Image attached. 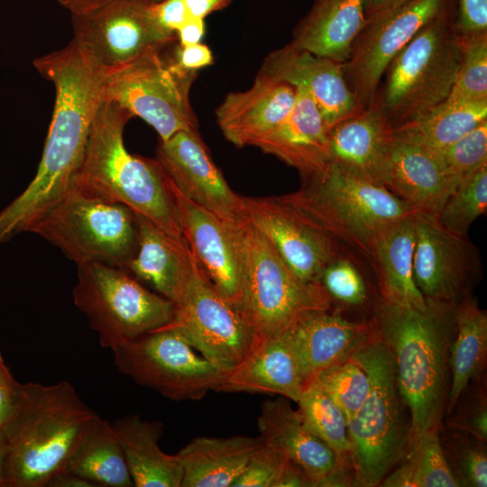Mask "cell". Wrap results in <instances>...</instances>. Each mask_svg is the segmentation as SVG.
Instances as JSON below:
<instances>
[{
	"label": "cell",
	"instance_id": "cell-38",
	"mask_svg": "<svg viewBox=\"0 0 487 487\" xmlns=\"http://www.w3.org/2000/svg\"><path fill=\"white\" fill-rule=\"evenodd\" d=\"M487 209V163L464 176L435 216L446 230L468 235L472 224Z\"/></svg>",
	"mask_w": 487,
	"mask_h": 487
},
{
	"label": "cell",
	"instance_id": "cell-8",
	"mask_svg": "<svg viewBox=\"0 0 487 487\" xmlns=\"http://www.w3.org/2000/svg\"><path fill=\"white\" fill-rule=\"evenodd\" d=\"M370 375L369 393L348 420L354 482L381 484L404 452L405 433L393 357L378 336L372 335L353 354Z\"/></svg>",
	"mask_w": 487,
	"mask_h": 487
},
{
	"label": "cell",
	"instance_id": "cell-48",
	"mask_svg": "<svg viewBox=\"0 0 487 487\" xmlns=\"http://www.w3.org/2000/svg\"><path fill=\"white\" fill-rule=\"evenodd\" d=\"M21 384L14 377L0 353V430L16 405Z\"/></svg>",
	"mask_w": 487,
	"mask_h": 487
},
{
	"label": "cell",
	"instance_id": "cell-9",
	"mask_svg": "<svg viewBox=\"0 0 487 487\" xmlns=\"http://www.w3.org/2000/svg\"><path fill=\"white\" fill-rule=\"evenodd\" d=\"M77 265L123 268L136 247L135 213L126 206L69 188L29 228Z\"/></svg>",
	"mask_w": 487,
	"mask_h": 487
},
{
	"label": "cell",
	"instance_id": "cell-37",
	"mask_svg": "<svg viewBox=\"0 0 487 487\" xmlns=\"http://www.w3.org/2000/svg\"><path fill=\"white\" fill-rule=\"evenodd\" d=\"M296 403L305 426L334 451L341 464L353 470L348 424L344 411L314 381L305 387Z\"/></svg>",
	"mask_w": 487,
	"mask_h": 487
},
{
	"label": "cell",
	"instance_id": "cell-15",
	"mask_svg": "<svg viewBox=\"0 0 487 487\" xmlns=\"http://www.w3.org/2000/svg\"><path fill=\"white\" fill-rule=\"evenodd\" d=\"M414 218L415 283L427 305L455 309L482 274L478 249L468 235L446 230L434 215L417 212Z\"/></svg>",
	"mask_w": 487,
	"mask_h": 487
},
{
	"label": "cell",
	"instance_id": "cell-17",
	"mask_svg": "<svg viewBox=\"0 0 487 487\" xmlns=\"http://www.w3.org/2000/svg\"><path fill=\"white\" fill-rule=\"evenodd\" d=\"M244 199L248 219L269 239L296 277L304 283H320L324 270L345 248L280 196Z\"/></svg>",
	"mask_w": 487,
	"mask_h": 487
},
{
	"label": "cell",
	"instance_id": "cell-36",
	"mask_svg": "<svg viewBox=\"0 0 487 487\" xmlns=\"http://www.w3.org/2000/svg\"><path fill=\"white\" fill-rule=\"evenodd\" d=\"M390 487H458L461 483L440 442V428L427 430L409 440L400 465L381 482Z\"/></svg>",
	"mask_w": 487,
	"mask_h": 487
},
{
	"label": "cell",
	"instance_id": "cell-11",
	"mask_svg": "<svg viewBox=\"0 0 487 487\" xmlns=\"http://www.w3.org/2000/svg\"><path fill=\"white\" fill-rule=\"evenodd\" d=\"M162 51L146 54L106 75L103 99L140 117L160 141H166L179 131L198 128L189 102L196 71L182 69Z\"/></svg>",
	"mask_w": 487,
	"mask_h": 487
},
{
	"label": "cell",
	"instance_id": "cell-56",
	"mask_svg": "<svg viewBox=\"0 0 487 487\" xmlns=\"http://www.w3.org/2000/svg\"><path fill=\"white\" fill-rule=\"evenodd\" d=\"M145 2H147L148 4L150 5H155V4H158L163 0H144Z\"/></svg>",
	"mask_w": 487,
	"mask_h": 487
},
{
	"label": "cell",
	"instance_id": "cell-6",
	"mask_svg": "<svg viewBox=\"0 0 487 487\" xmlns=\"http://www.w3.org/2000/svg\"><path fill=\"white\" fill-rule=\"evenodd\" d=\"M454 12L455 0L422 27L387 68L377 96L393 128L449 95L461 57Z\"/></svg>",
	"mask_w": 487,
	"mask_h": 487
},
{
	"label": "cell",
	"instance_id": "cell-53",
	"mask_svg": "<svg viewBox=\"0 0 487 487\" xmlns=\"http://www.w3.org/2000/svg\"><path fill=\"white\" fill-rule=\"evenodd\" d=\"M409 0H365L364 14L366 21L390 11Z\"/></svg>",
	"mask_w": 487,
	"mask_h": 487
},
{
	"label": "cell",
	"instance_id": "cell-3",
	"mask_svg": "<svg viewBox=\"0 0 487 487\" xmlns=\"http://www.w3.org/2000/svg\"><path fill=\"white\" fill-rule=\"evenodd\" d=\"M372 323L393 357L399 395L410 412L409 438L440 428L455 309L428 305L421 310L380 301Z\"/></svg>",
	"mask_w": 487,
	"mask_h": 487
},
{
	"label": "cell",
	"instance_id": "cell-19",
	"mask_svg": "<svg viewBox=\"0 0 487 487\" xmlns=\"http://www.w3.org/2000/svg\"><path fill=\"white\" fill-rule=\"evenodd\" d=\"M155 160L178 189L228 224L248 218L244 197L228 185L197 130L160 141Z\"/></svg>",
	"mask_w": 487,
	"mask_h": 487
},
{
	"label": "cell",
	"instance_id": "cell-50",
	"mask_svg": "<svg viewBox=\"0 0 487 487\" xmlns=\"http://www.w3.org/2000/svg\"><path fill=\"white\" fill-rule=\"evenodd\" d=\"M205 33L204 19L189 17L176 32L180 46L199 43Z\"/></svg>",
	"mask_w": 487,
	"mask_h": 487
},
{
	"label": "cell",
	"instance_id": "cell-28",
	"mask_svg": "<svg viewBox=\"0 0 487 487\" xmlns=\"http://www.w3.org/2000/svg\"><path fill=\"white\" fill-rule=\"evenodd\" d=\"M306 385L284 332L260 342L234 370L217 391L277 394L297 402Z\"/></svg>",
	"mask_w": 487,
	"mask_h": 487
},
{
	"label": "cell",
	"instance_id": "cell-49",
	"mask_svg": "<svg viewBox=\"0 0 487 487\" xmlns=\"http://www.w3.org/2000/svg\"><path fill=\"white\" fill-rule=\"evenodd\" d=\"M171 57L179 68L187 71H197L214 63L212 51L201 42L189 46L179 45Z\"/></svg>",
	"mask_w": 487,
	"mask_h": 487
},
{
	"label": "cell",
	"instance_id": "cell-22",
	"mask_svg": "<svg viewBox=\"0 0 487 487\" xmlns=\"http://www.w3.org/2000/svg\"><path fill=\"white\" fill-rule=\"evenodd\" d=\"M393 142V126L376 96L329 130V164L346 175L384 187Z\"/></svg>",
	"mask_w": 487,
	"mask_h": 487
},
{
	"label": "cell",
	"instance_id": "cell-2",
	"mask_svg": "<svg viewBox=\"0 0 487 487\" xmlns=\"http://www.w3.org/2000/svg\"><path fill=\"white\" fill-rule=\"evenodd\" d=\"M101 419L69 381L22 383L0 430L3 487H45L67 468Z\"/></svg>",
	"mask_w": 487,
	"mask_h": 487
},
{
	"label": "cell",
	"instance_id": "cell-34",
	"mask_svg": "<svg viewBox=\"0 0 487 487\" xmlns=\"http://www.w3.org/2000/svg\"><path fill=\"white\" fill-rule=\"evenodd\" d=\"M487 120V102L446 98L443 102L393 128L394 138L436 152Z\"/></svg>",
	"mask_w": 487,
	"mask_h": 487
},
{
	"label": "cell",
	"instance_id": "cell-43",
	"mask_svg": "<svg viewBox=\"0 0 487 487\" xmlns=\"http://www.w3.org/2000/svg\"><path fill=\"white\" fill-rule=\"evenodd\" d=\"M432 153L444 171L452 178L462 179L486 164L487 120L454 142Z\"/></svg>",
	"mask_w": 487,
	"mask_h": 487
},
{
	"label": "cell",
	"instance_id": "cell-44",
	"mask_svg": "<svg viewBox=\"0 0 487 487\" xmlns=\"http://www.w3.org/2000/svg\"><path fill=\"white\" fill-rule=\"evenodd\" d=\"M289 461L282 452L262 441L232 487H279Z\"/></svg>",
	"mask_w": 487,
	"mask_h": 487
},
{
	"label": "cell",
	"instance_id": "cell-12",
	"mask_svg": "<svg viewBox=\"0 0 487 487\" xmlns=\"http://www.w3.org/2000/svg\"><path fill=\"white\" fill-rule=\"evenodd\" d=\"M110 350L121 373L175 401L200 400L211 391H217L227 373L167 327Z\"/></svg>",
	"mask_w": 487,
	"mask_h": 487
},
{
	"label": "cell",
	"instance_id": "cell-13",
	"mask_svg": "<svg viewBox=\"0 0 487 487\" xmlns=\"http://www.w3.org/2000/svg\"><path fill=\"white\" fill-rule=\"evenodd\" d=\"M162 327L179 333L202 356L226 372L237 367L258 345L244 314L217 292L193 253L190 275L175 305L174 317Z\"/></svg>",
	"mask_w": 487,
	"mask_h": 487
},
{
	"label": "cell",
	"instance_id": "cell-30",
	"mask_svg": "<svg viewBox=\"0 0 487 487\" xmlns=\"http://www.w3.org/2000/svg\"><path fill=\"white\" fill-rule=\"evenodd\" d=\"M365 0H314L296 25L289 42L296 48L345 63L366 23Z\"/></svg>",
	"mask_w": 487,
	"mask_h": 487
},
{
	"label": "cell",
	"instance_id": "cell-41",
	"mask_svg": "<svg viewBox=\"0 0 487 487\" xmlns=\"http://www.w3.org/2000/svg\"><path fill=\"white\" fill-rule=\"evenodd\" d=\"M460 40V61L446 98L487 102V34Z\"/></svg>",
	"mask_w": 487,
	"mask_h": 487
},
{
	"label": "cell",
	"instance_id": "cell-20",
	"mask_svg": "<svg viewBox=\"0 0 487 487\" xmlns=\"http://www.w3.org/2000/svg\"><path fill=\"white\" fill-rule=\"evenodd\" d=\"M289 400L280 396L261 405L257 427L262 443L299 464L313 487L351 485L353 470L341 464L334 451L305 426Z\"/></svg>",
	"mask_w": 487,
	"mask_h": 487
},
{
	"label": "cell",
	"instance_id": "cell-26",
	"mask_svg": "<svg viewBox=\"0 0 487 487\" xmlns=\"http://www.w3.org/2000/svg\"><path fill=\"white\" fill-rule=\"evenodd\" d=\"M136 247L121 269L159 295L178 304L191 271L188 244L172 239L147 218L135 214Z\"/></svg>",
	"mask_w": 487,
	"mask_h": 487
},
{
	"label": "cell",
	"instance_id": "cell-21",
	"mask_svg": "<svg viewBox=\"0 0 487 487\" xmlns=\"http://www.w3.org/2000/svg\"><path fill=\"white\" fill-rule=\"evenodd\" d=\"M259 72L303 88L328 130L363 107L350 89L341 63L290 43L268 54Z\"/></svg>",
	"mask_w": 487,
	"mask_h": 487
},
{
	"label": "cell",
	"instance_id": "cell-40",
	"mask_svg": "<svg viewBox=\"0 0 487 487\" xmlns=\"http://www.w3.org/2000/svg\"><path fill=\"white\" fill-rule=\"evenodd\" d=\"M368 262L357 253L345 249L324 270L319 282L331 303L336 301L350 307L364 305L369 299V289L362 271Z\"/></svg>",
	"mask_w": 487,
	"mask_h": 487
},
{
	"label": "cell",
	"instance_id": "cell-35",
	"mask_svg": "<svg viewBox=\"0 0 487 487\" xmlns=\"http://www.w3.org/2000/svg\"><path fill=\"white\" fill-rule=\"evenodd\" d=\"M64 471L86 479L96 487L134 486L122 446L112 423L106 419H101Z\"/></svg>",
	"mask_w": 487,
	"mask_h": 487
},
{
	"label": "cell",
	"instance_id": "cell-29",
	"mask_svg": "<svg viewBox=\"0 0 487 487\" xmlns=\"http://www.w3.org/2000/svg\"><path fill=\"white\" fill-rule=\"evenodd\" d=\"M415 213L382 228L373 240L370 266L382 302L426 309L428 305L413 277Z\"/></svg>",
	"mask_w": 487,
	"mask_h": 487
},
{
	"label": "cell",
	"instance_id": "cell-32",
	"mask_svg": "<svg viewBox=\"0 0 487 487\" xmlns=\"http://www.w3.org/2000/svg\"><path fill=\"white\" fill-rule=\"evenodd\" d=\"M261 444L259 436L193 438L177 453L180 487H232Z\"/></svg>",
	"mask_w": 487,
	"mask_h": 487
},
{
	"label": "cell",
	"instance_id": "cell-45",
	"mask_svg": "<svg viewBox=\"0 0 487 487\" xmlns=\"http://www.w3.org/2000/svg\"><path fill=\"white\" fill-rule=\"evenodd\" d=\"M454 28L460 39L487 34V0H455Z\"/></svg>",
	"mask_w": 487,
	"mask_h": 487
},
{
	"label": "cell",
	"instance_id": "cell-51",
	"mask_svg": "<svg viewBox=\"0 0 487 487\" xmlns=\"http://www.w3.org/2000/svg\"><path fill=\"white\" fill-rule=\"evenodd\" d=\"M234 0H186L190 17L204 19L228 6Z\"/></svg>",
	"mask_w": 487,
	"mask_h": 487
},
{
	"label": "cell",
	"instance_id": "cell-23",
	"mask_svg": "<svg viewBox=\"0 0 487 487\" xmlns=\"http://www.w3.org/2000/svg\"><path fill=\"white\" fill-rule=\"evenodd\" d=\"M296 87L259 72L253 86L229 93L216 109V123L237 147L254 146L290 112Z\"/></svg>",
	"mask_w": 487,
	"mask_h": 487
},
{
	"label": "cell",
	"instance_id": "cell-7",
	"mask_svg": "<svg viewBox=\"0 0 487 487\" xmlns=\"http://www.w3.org/2000/svg\"><path fill=\"white\" fill-rule=\"evenodd\" d=\"M244 269L243 312L258 344L287 330L308 312L332 308L320 283H304L247 218L235 225Z\"/></svg>",
	"mask_w": 487,
	"mask_h": 487
},
{
	"label": "cell",
	"instance_id": "cell-55",
	"mask_svg": "<svg viewBox=\"0 0 487 487\" xmlns=\"http://www.w3.org/2000/svg\"><path fill=\"white\" fill-rule=\"evenodd\" d=\"M0 487H3V464H2L1 455H0Z\"/></svg>",
	"mask_w": 487,
	"mask_h": 487
},
{
	"label": "cell",
	"instance_id": "cell-4",
	"mask_svg": "<svg viewBox=\"0 0 487 487\" xmlns=\"http://www.w3.org/2000/svg\"><path fill=\"white\" fill-rule=\"evenodd\" d=\"M131 118L116 104L103 99L70 188L121 203L187 244L165 172L155 159L132 154L124 146V130Z\"/></svg>",
	"mask_w": 487,
	"mask_h": 487
},
{
	"label": "cell",
	"instance_id": "cell-31",
	"mask_svg": "<svg viewBox=\"0 0 487 487\" xmlns=\"http://www.w3.org/2000/svg\"><path fill=\"white\" fill-rule=\"evenodd\" d=\"M135 487H180L183 476L179 456L164 453L159 445L163 424L137 414L112 423Z\"/></svg>",
	"mask_w": 487,
	"mask_h": 487
},
{
	"label": "cell",
	"instance_id": "cell-10",
	"mask_svg": "<svg viewBox=\"0 0 487 487\" xmlns=\"http://www.w3.org/2000/svg\"><path fill=\"white\" fill-rule=\"evenodd\" d=\"M77 267L73 301L102 347L111 349L172 320L175 305L124 270L98 262Z\"/></svg>",
	"mask_w": 487,
	"mask_h": 487
},
{
	"label": "cell",
	"instance_id": "cell-25",
	"mask_svg": "<svg viewBox=\"0 0 487 487\" xmlns=\"http://www.w3.org/2000/svg\"><path fill=\"white\" fill-rule=\"evenodd\" d=\"M295 168L301 178L329 164V130L311 96L296 87V100L284 120L255 145Z\"/></svg>",
	"mask_w": 487,
	"mask_h": 487
},
{
	"label": "cell",
	"instance_id": "cell-39",
	"mask_svg": "<svg viewBox=\"0 0 487 487\" xmlns=\"http://www.w3.org/2000/svg\"><path fill=\"white\" fill-rule=\"evenodd\" d=\"M312 381L344 411L347 423L365 400L371 385L368 372L353 354L325 369Z\"/></svg>",
	"mask_w": 487,
	"mask_h": 487
},
{
	"label": "cell",
	"instance_id": "cell-14",
	"mask_svg": "<svg viewBox=\"0 0 487 487\" xmlns=\"http://www.w3.org/2000/svg\"><path fill=\"white\" fill-rule=\"evenodd\" d=\"M71 17L73 40L106 75L162 51L177 39L159 24L144 0H110Z\"/></svg>",
	"mask_w": 487,
	"mask_h": 487
},
{
	"label": "cell",
	"instance_id": "cell-27",
	"mask_svg": "<svg viewBox=\"0 0 487 487\" xmlns=\"http://www.w3.org/2000/svg\"><path fill=\"white\" fill-rule=\"evenodd\" d=\"M461 179L430 151L394 138L384 187L414 211L436 216Z\"/></svg>",
	"mask_w": 487,
	"mask_h": 487
},
{
	"label": "cell",
	"instance_id": "cell-46",
	"mask_svg": "<svg viewBox=\"0 0 487 487\" xmlns=\"http://www.w3.org/2000/svg\"><path fill=\"white\" fill-rule=\"evenodd\" d=\"M448 427L464 432L480 441L487 440V405L486 398H474L451 418Z\"/></svg>",
	"mask_w": 487,
	"mask_h": 487
},
{
	"label": "cell",
	"instance_id": "cell-18",
	"mask_svg": "<svg viewBox=\"0 0 487 487\" xmlns=\"http://www.w3.org/2000/svg\"><path fill=\"white\" fill-rule=\"evenodd\" d=\"M166 180L188 246L217 292L243 312L244 280L237 224H228L190 200L167 174Z\"/></svg>",
	"mask_w": 487,
	"mask_h": 487
},
{
	"label": "cell",
	"instance_id": "cell-16",
	"mask_svg": "<svg viewBox=\"0 0 487 487\" xmlns=\"http://www.w3.org/2000/svg\"><path fill=\"white\" fill-rule=\"evenodd\" d=\"M452 1L409 0L366 22L342 64L346 82L363 106L375 99L395 57Z\"/></svg>",
	"mask_w": 487,
	"mask_h": 487
},
{
	"label": "cell",
	"instance_id": "cell-54",
	"mask_svg": "<svg viewBox=\"0 0 487 487\" xmlns=\"http://www.w3.org/2000/svg\"><path fill=\"white\" fill-rule=\"evenodd\" d=\"M60 5L68 9L71 14L83 13L96 8L110 0H56Z\"/></svg>",
	"mask_w": 487,
	"mask_h": 487
},
{
	"label": "cell",
	"instance_id": "cell-24",
	"mask_svg": "<svg viewBox=\"0 0 487 487\" xmlns=\"http://www.w3.org/2000/svg\"><path fill=\"white\" fill-rule=\"evenodd\" d=\"M372 331V321H353L326 309L306 313L285 333L307 386L322 371L350 356Z\"/></svg>",
	"mask_w": 487,
	"mask_h": 487
},
{
	"label": "cell",
	"instance_id": "cell-33",
	"mask_svg": "<svg viewBox=\"0 0 487 487\" xmlns=\"http://www.w3.org/2000/svg\"><path fill=\"white\" fill-rule=\"evenodd\" d=\"M455 336L449 346L452 379L446 410L450 415L468 387L482 370L487 354V316L470 296L455 308Z\"/></svg>",
	"mask_w": 487,
	"mask_h": 487
},
{
	"label": "cell",
	"instance_id": "cell-42",
	"mask_svg": "<svg viewBox=\"0 0 487 487\" xmlns=\"http://www.w3.org/2000/svg\"><path fill=\"white\" fill-rule=\"evenodd\" d=\"M440 440L444 452L455 465L454 473L462 486H487V453L482 441L450 428ZM451 465V466H453Z\"/></svg>",
	"mask_w": 487,
	"mask_h": 487
},
{
	"label": "cell",
	"instance_id": "cell-47",
	"mask_svg": "<svg viewBox=\"0 0 487 487\" xmlns=\"http://www.w3.org/2000/svg\"><path fill=\"white\" fill-rule=\"evenodd\" d=\"M151 8L159 24L173 33L190 17L186 0H163Z\"/></svg>",
	"mask_w": 487,
	"mask_h": 487
},
{
	"label": "cell",
	"instance_id": "cell-52",
	"mask_svg": "<svg viewBox=\"0 0 487 487\" xmlns=\"http://www.w3.org/2000/svg\"><path fill=\"white\" fill-rule=\"evenodd\" d=\"M45 487H96L92 482L68 471H62L50 479Z\"/></svg>",
	"mask_w": 487,
	"mask_h": 487
},
{
	"label": "cell",
	"instance_id": "cell-1",
	"mask_svg": "<svg viewBox=\"0 0 487 487\" xmlns=\"http://www.w3.org/2000/svg\"><path fill=\"white\" fill-rule=\"evenodd\" d=\"M32 63L54 86L53 113L34 178L0 212V244L28 232L69 189L103 101L106 73L73 39Z\"/></svg>",
	"mask_w": 487,
	"mask_h": 487
},
{
	"label": "cell",
	"instance_id": "cell-5",
	"mask_svg": "<svg viewBox=\"0 0 487 487\" xmlns=\"http://www.w3.org/2000/svg\"><path fill=\"white\" fill-rule=\"evenodd\" d=\"M301 179L298 190L280 198L368 263L378 233L417 213L385 187L346 175L331 164Z\"/></svg>",
	"mask_w": 487,
	"mask_h": 487
}]
</instances>
